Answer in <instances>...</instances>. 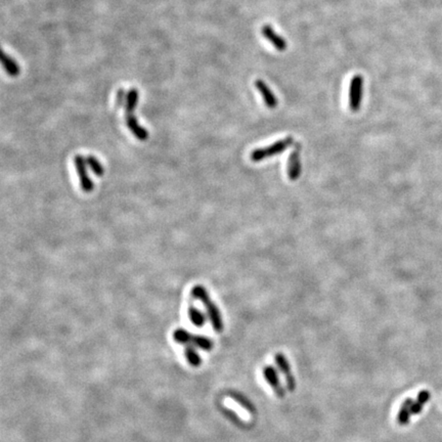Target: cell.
Here are the masks:
<instances>
[{
  "label": "cell",
  "instance_id": "1",
  "mask_svg": "<svg viewBox=\"0 0 442 442\" xmlns=\"http://www.w3.org/2000/svg\"><path fill=\"white\" fill-rule=\"evenodd\" d=\"M139 103V91L136 88L130 89L128 95H127V103H126V108H125V120H126V124L127 127L129 128L130 132L139 140L142 142H145L148 139V132L147 129H145L144 127H142L139 122L138 119L134 116V111L137 108V105Z\"/></svg>",
  "mask_w": 442,
  "mask_h": 442
},
{
  "label": "cell",
  "instance_id": "2",
  "mask_svg": "<svg viewBox=\"0 0 442 442\" xmlns=\"http://www.w3.org/2000/svg\"><path fill=\"white\" fill-rule=\"evenodd\" d=\"M191 295L195 299L200 300L203 303V305L206 307L209 319L211 321V324H212L214 331L217 333H221L223 331L222 315H221L218 307L211 300L206 288L202 285H197L193 288Z\"/></svg>",
  "mask_w": 442,
  "mask_h": 442
},
{
  "label": "cell",
  "instance_id": "3",
  "mask_svg": "<svg viewBox=\"0 0 442 442\" xmlns=\"http://www.w3.org/2000/svg\"><path fill=\"white\" fill-rule=\"evenodd\" d=\"M293 144H294V139L292 137L285 138L281 141L276 142L275 144H273L271 146L259 147V148L254 149L250 155V159L254 163L264 161L268 158H273L277 155L284 152L287 148H289Z\"/></svg>",
  "mask_w": 442,
  "mask_h": 442
},
{
  "label": "cell",
  "instance_id": "4",
  "mask_svg": "<svg viewBox=\"0 0 442 442\" xmlns=\"http://www.w3.org/2000/svg\"><path fill=\"white\" fill-rule=\"evenodd\" d=\"M173 339L179 344H193L206 351L211 350L214 346L209 338L202 335H194L182 329H178L173 333Z\"/></svg>",
  "mask_w": 442,
  "mask_h": 442
},
{
  "label": "cell",
  "instance_id": "5",
  "mask_svg": "<svg viewBox=\"0 0 442 442\" xmlns=\"http://www.w3.org/2000/svg\"><path fill=\"white\" fill-rule=\"evenodd\" d=\"M349 109L352 112H357L360 109L363 95V77L355 75L352 77L349 84Z\"/></svg>",
  "mask_w": 442,
  "mask_h": 442
},
{
  "label": "cell",
  "instance_id": "6",
  "mask_svg": "<svg viewBox=\"0 0 442 442\" xmlns=\"http://www.w3.org/2000/svg\"><path fill=\"white\" fill-rule=\"evenodd\" d=\"M74 164L77 170V174L79 177V182H80V187L81 189L88 194L91 193L94 188V183L91 180V178L88 175L87 172V162H86V158H84L82 155H76L74 158Z\"/></svg>",
  "mask_w": 442,
  "mask_h": 442
},
{
  "label": "cell",
  "instance_id": "7",
  "mask_svg": "<svg viewBox=\"0 0 442 442\" xmlns=\"http://www.w3.org/2000/svg\"><path fill=\"white\" fill-rule=\"evenodd\" d=\"M275 361L280 370V372L284 375L287 389L292 392L296 389V380L295 377L291 372L290 363L287 359V357L283 353H277L275 356Z\"/></svg>",
  "mask_w": 442,
  "mask_h": 442
},
{
  "label": "cell",
  "instance_id": "8",
  "mask_svg": "<svg viewBox=\"0 0 442 442\" xmlns=\"http://www.w3.org/2000/svg\"><path fill=\"white\" fill-rule=\"evenodd\" d=\"M263 376L268 385L273 388L274 392L279 398H283L286 395L285 389L282 386L278 371L273 366H266L263 369Z\"/></svg>",
  "mask_w": 442,
  "mask_h": 442
},
{
  "label": "cell",
  "instance_id": "9",
  "mask_svg": "<svg viewBox=\"0 0 442 442\" xmlns=\"http://www.w3.org/2000/svg\"><path fill=\"white\" fill-rule=\"evenodd\" d=\"M261 34L277 50L285 51L287 49L288 47L287 41L281 35H279L271 25L265 24L261 28Z\"/></svg>",
  "mask_w": 442,
  "mask_h": 442
},
{
  "label": "cell",
  "instance_id": "10",
  "mask_svg": "<svg viewBox=\"0 0 442 442\" xmlns=\"http://www.w3.org/2000/svg\"><path fill=\"white\" fill-rule=\"evenodd\" d=\"M300 151H301V146H300V144H297L294 150L291 152L289 160H288L287 172H288L289 179L292 181H296L301 175L302 166H301Z\"/></svg>",
  "mask_w": 442,
  "mask_h": 442
},
{
  "label": "cell",
  "instance_id": "11",
  "mask_svg": "<svg viewBox=\"0 0 442 442\" xmlns=\"http://www.w3.org/2000/svg\"><path fill=\"white\" fill-rule=\"evenodd\" d=\"M255 86H256L258 92L260 93V95L262 97V100H263L265 106L268 109H276L278 106V100H277L275 93L272 91V89L267 86V84L263 80L257 79L255 81Z\"/></svg>",
  "mask_w": 442,
  "mask_h": 442
},
{
  "label": "cell",
  "instance_id": "12",
  "mask_svg": "<svg viewBox=\"0 0 442 442\" xmlns=\"http://www.w3.org/2000/svg\"><path fill=\"white\" fill-rule=\"evenodd\" d=\"M1 64L4 70L6 71V73L10 77H16L20 75L21 68L18 64L10 55H7L5 52H2L1 54Z\"/></svg>",
  "mask_w": 442,
  "mask_h": 442
},
{
  "label": "cell",
  "instance_id": "13",
  "mask_svg": "<svg viewBox=\"0 0 442 442\" xmlns=\"http://www.w3.org/2000/svg\"><path fill=\"white\" fill-rule=\"evenodd\" d=\"M230 397L238 403L240 405L245 411H247L248 413L254 415L256 413V409L255 406H253V403L243 394L239 393V392H230Z\"/></svg>",
  "mask_w": 442,
  "mask_h": 442
},
{
  "label": "cell",
  "instance_id": "14",
  "mask_svg": "<svg viewBox=\"0 0 442 442\" xmlns=\"http://www.w3.org/2000/svg\"><path fill=\"white\" fill-rule=\"evenodd\" d=\"M86 162H87L88 167L91 169V171L93 172L94 175H97L99 177H102L105 174L104 166L102 165L101 161L98 158H95L92 155H89V156L86 157Z\"/></svg>",
  "mask_w": 442,
  "mask_h": 442
},
{
  "label": "cell",
  "instance_id": "15",
  "mask_svg": "<svg viewBox=\"0 0 442 442\" xmlns=\"http://www.w3.org/2000/svg\"><path fill=\"white\" fill-rule=\"evenodd\" d=\"M411 417L412 414L410 412V408H409V402L408 399H406L402 403V406L400 407V410L398 412L397 415V422L399 425L401 426H406L411 422Z\"/></svg>",
  "mask_w": 442,
  "mask_h": 442
},
{
  "label": "cell",
  "instance_id": "16",
  "mask_svg": "<svg viewBox=\"0 0 442 442\" xmlns=\"http://www.w3.org/2000/svg\"><path fill=\"white\" fill-rule=\"evenodd\" d=\"M188 316L190 321L197 326H203L206 322V316L198 308L190 306L188 308Z\"/></svg>",
  "mask_w": 442,
  "mask_h": 442
},
{
  "label": "cell",
  "instance_id": "17",
  "mask_svg": "<svg viewBox=\"0 0 442 442\" xmlns=\"http://www.w3.org/2000/svg\"><path fill=\"white\" fill-rule=\"evenodd\" d=\"M184 353H185L186 359L190 366L199 367L202 363V359H201L200 355L197 353V351L191 346H189V345L186 346Z\"/></svg>",
  "mask_w": 442,
  "mask_h": 442
}]
</instances>
